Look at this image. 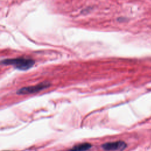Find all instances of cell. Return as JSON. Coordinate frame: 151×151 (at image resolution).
Here are the masks:
<instances>
[{
	"mask_svg": "<svg viewBox=\"0 0 151 151\" xmlns=\"http://www.w3.org/2000/svg\"><path fill=\"white\" fill-rule=\"evenodd\" d=\"M50 86V83L48 82H44L40 83L35 86H31L28 87H25L20 88L17 91L18 94H32L39 92L46 88H48Z\"/></svg>",
	"mask_w": 151,
	"mask_h": 151,
	"instance_id": "cell-2",
	"label": "cell"
},
{
	"mask_svg": "<svg viewBox=\"0 0 151 151\" xmlns=\"http://www.w3.org/2000/svg\"><path fill=\"white\" fill-rule=\"evenodd\" d=\"M126 147V143L122 140L107 142L101 145L102 149L106 151H122Z\"/></svg>",
	"mask_w": 151,
	"mask_h": 151,
	"instance_id": "cell-3",
	"label": "cell"
},
{
	"mask_svg": "<svg viewBox=\"0 0 151 151\" xmlns=\"http://www.w3.org/2000/svg\"><path fill=\"white\" fill-rule=\"evenodd\" d=\"M35 61L30 58L23 57L5 59L2 61V64L5 65H12L16 68L21 70H26L34 65Z\"/></svg>",
	"mask_w": 151,
	"mask_h": 151,
	"instance_id": "cell-1",
	"label": "cell"
},
{
	"mask_svg": "<svg viewBox=\"0 0 151 151\" xmlns=\"http://www.w3.org/2000/svg\"><path fill=\"white\" fill-rule=\"evenodd\" d=\"M91 147V145L89 143H82L74 146L68 151H87Z\"/></svg>",
	"mask_w": 151,
	"mask_h": 151,
	"instance_id": "cell-4",
	"label": "cell"
},
{
	"mask_svg": "<svg viewBox=\"0 0 151 151\" xmlns=\"http://www.w3.org/2000/svg\"><path fill=\"white\" fill-rule=\"evenodd\" d=\"M4 151H9V150H4Z\"/></svg>",
	"mask_w": 151,
	"mask_h": 151,
	"instance_id": "cell-5",
	"label": "cell"
}]
</instances>
